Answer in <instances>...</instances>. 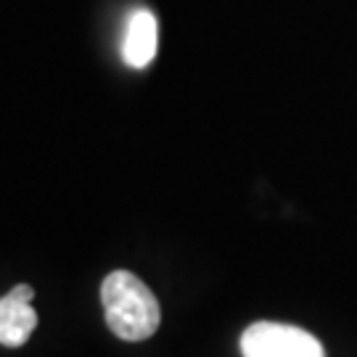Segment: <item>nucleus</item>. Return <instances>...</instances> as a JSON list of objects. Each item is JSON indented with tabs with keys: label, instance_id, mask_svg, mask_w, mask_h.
I'll return each instance as SVG.
<instances>
[{
	"label": "nucleus",
	"instance_id": "f257e3e1",
	"mask_svg": "<svg viewBox=\"0 0 357 357\" xmlns=\"http://www.w3.org/2000/svg\"><path fill=\"white\" fill-rule=\"evenodd\" d=\"M101 302L106 326L122 342L151 339L162 323V307L153 291L130 270H114L103 278Z\"/></svg>",
	"mask_w": 357,
	"mask_h": 357
},
{
	"label": "nucleus",
	"instance_id": "f03ea898",
	"mask_svg": "<svg viewBox=\"0 0 357 357\" xmlns=\"http://www.w3.org/2000/svg\"><path fill=\"white\" fill-rule=\"evenodd\" d=\"M243 357H326L323 344L310 331L289 323L259 320L241 333Z\"/></svg>",
	"mask_w": 357,
	"mask_h": 357
},
{
	"label": "nucleus",
	"instance_id": "7ed1b4c3",
	"mask_svg": "<svg viewBox=\"0 0 357 357\" xmlns=\"http://www.w3.org/2000/svg\"><path fill=\"white\" fill-rule=\"evenodd\" d=\"M35 289L19 283L6 296H0V344L22 347L38 328V312L32 307Z\"/></svg>",
	"mask_w": 357,
	"mask_h": 357
},
{
	"label": "nucleus",
	"instance_id": "20e7f679",
	"mask_svg": "<svg viewBox=\"0 0 357 357\" xmlns=\"http://www.w3.org/2000/svg\"><path fill=\"white\" fill-rule=\"evenodd\" d=\"M159 45V24L151 11H135L125 26V40H122V59L132 69H146L156 56Z\"/></svg>",
	"mask_w": 357,
	"mask_h": 357
}]
</instances>
